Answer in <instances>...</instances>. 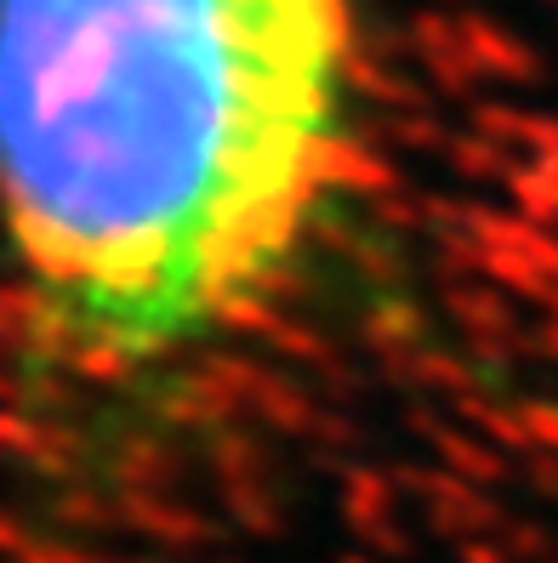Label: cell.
<instances>
[{
	"instance_id": "6da1fadb",
	"label": "cell",
	"mask_w": 558,
	"mask_h": 563,
	"mask_svg": "<svg viewBox=\"0 0 558 563\" xmlns=\"http://www.w3.org/2000/svg\"><path fill=\"white\" fill-rule=\"evenodd\" d=\"M353 137V0H0V240L46 382L138 393L228 347Z\"/></svg>"
}]
</instances>
